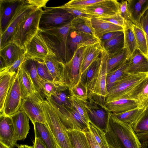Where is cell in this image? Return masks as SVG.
Listing matches in <instances>:
<instances>
[{
	"mask_svg": "<svg viewBox=\"0 0 148 148\" xmlns=\"http://www.w3.org/2000/svg\"><path fill=\"white\" fill-rule=\"evenodd\" d=\"M103 0H72L63 5L64 6L82 10L88 6L99 3Z\"/></svg>",
	"mask_w": 148,
	"mask_h": 148,
	"instance_id": "obj_44",
	"label": "cell"
},
{
	"mask_svg": "<svg viewBox=\"0 0 148 148\" xmlns=\"http://www.w3.org/2000/svg\"><path fill=\"white\" fill-rule=\"evenodd\" d=\"M16 73H9L0 75V113L3 112L5 99Z\"/></svg>",
	"mask_w": 148,
	"mask_h": 148,
	"instance_id": "obj_33",
	"label": "cell"
},
{
	"mask_svg": "<svg viewBox=\"0 0 148 148\" xmlns=\"http://www.w3.org/2000/svg\"><path fill=\"white\" fill-rule=\"evenodd\" d=\"M44 112L46 124L59 148H73L67 130L58 116L46 99L42 103Z\"/></svg>",
	"mask_w": 148,
	"mask_h": 148,
	"instance_id": "obj_5",
	"label": "cell"
},
{
	"mask_svg": "<svg viewBox=\"0 0 148 148\" xmlns=\"http://www.w3.org/2000/svg\"><path fill=\"white\" fill-rule=\"evenodd\" d=\"M101 44L108 55L112 54L119 51L124 48L123 32Z\"/></svg>",
	"mask_w": 148,
	"mask_h": 148,
	"instance_id": "obj_36",
	"label": "cell"
},
{
	"mask_svg": "<svg viewBox=\"0 0 148 148\" xmlns=\"http://www.w3.org/2000/svg\"><path fill=\"white\" fill-rule=\"evenodd\" d=\"M58 148H59V147H58Z\"/></svg>",
	"mask_w": 148,
	"mask_h": 148,
	"instance_id": "obj_62",
	"label": "cell"
},
{
	"mask_svg": "<svg viewBox=\"0 0 148 148\" xmlns=\"http://www.w3.org/2000/svg\"><path fill=\"white\" fill-rule=\"evenodd\" d=\"M17 148H34L33 146H32L26 145H17L16 146Z\"/></svg>",
	"mask_w": 148,
	"mask_h": 148,
	"instance_id": "obj_60",
	"label": "cell"
},
{
	"mask_svg": "<svg viewBox=\"0 0 148 148\" xmlns=\"http://www.w3.org/2000/svg\"><path fill=\"white\" fill-rule=\"evenodd\" d=\"M119 3L116 0H103L82 10L92 17L108 16L118 13Z\"/></svg>",
	"mask_w": 148,
	"mask_h": 148,
	"instance_id": "obj_15",
	"label": "cell"
},
{
	"mask_svg": "<svg viewBox=\"0 0 148 148\" xmlns=\"http://www.w3.org/2000/svg\"><path fill=\"white\" fill-rule=\"evenodd\" d=\"M127 72L129 74L148 73V59L138 49L128 59Z\"/></svg>",
	"mask_w": 148,
	"mask_h": 148,
	"instance_id": "obj_22",
	"label": "cell"
},
{
	"mask_svg": "<svg viewBox=\"0 0 148 148\" xmlns=\"http://www.w3.org/2000/svg\"><path fill=\"white\" fill-rule=\"evenodd\" d=\"M70 95L84 102L88 99V92L86 86L81 81L76 86L69 89Z\"/></svg>",
	"mask_w": 148,
	"mask_h": 148,
	"instance_id": "obj_41",
	"label": "cell"
},
{
	"mask_svg": "<svg viewBox=\"0 0 148 148\" xmlns=\"http://www.w3.org/2000/svg\"><path fill=\"white\" fill-rule=\"evenodd\" d=\"M18 140L10 117L0 114V142L10 148L16 146Z\"/></svg>",
	"mask_w": 148,
	"mask_h": 148,
	"instance_id": "obj_16",
	"label": "cell"
},
{
	"mask_svg": "<svg viewBox=\"0 0 148 148\" xmlns=\"http://www.w3.org/2000/svg\"><path fill=\"white\" fill-rule=\"evenodd\" d=\"M40 29L48 45L58 60L64 64L67 63V42L71 29V23L57 27Z\"/></svg>",
	"mask_w": 148,
	"mask_h": 148,
	"instance_id": "obj_4",
	"label": "cell"
},
{
	"mask_svg": "<svg viewBox=\"0 0 148 148\" xmlns=\"http://www.w3.org/2000/svg\"><path fill=\"white\" fill-rule=\"evenodd\" d=\"M123 32H114L107 33L104 35L100 39L101 44L107 41L114 37L121 34Z\"/></svg>",
	"mask_w": 148,
	"mask_h": 148,
	"instance_id": "obj_56",
	"label": "cell"
},
{
	"mask_svg": "<svg viewBox=\"0 0 148 148\" xmlns=\"http://www.w3.org/2000/svg\"><path fill=\"white\" fill-rule=\"evenodd\" d=\"M23 62L18 69V77L22 99H27L41 104L44 100L36 89L29 73L25 66Z\"/></svg>",
	"mask_w": 148,
	"mask_h": 148,
	"instance_id": "obj_13",
	"label": "cell"
},
{
	"mask_svg": "<svg viewBox=\"0 0 148 148\" xmlns=\"http://www.w3.org/2000/svg\"><path fill=\"white\" fill-rule=\"evenodd\" d=\"M20 109L24 111L34 126L37 122L46 124L45 116L42 103L24 99L22 100Z\"/></svg>",
	"mask_w": 148,
	"mask_h": 148,
	"instance_id": "obj_18",
	"label": "cell"
},
{
	"mask_svg": "<svg viewBox=\"0 0 148 148\" xmlns=\"http://www.w3.org/2000/svg\"><path fill=\"white\" fill-rule=\"evenodd\" d=\"M136 100L139 102V107L148 108V82Z\"/></svg>",
	"mask_w": 148,
	"mask_h": 148,
	"instance_id": "obj_50",
	"label": "cell"
},
{
	"mask_svg": "<svg viewBox=\"0 0 148 148\" xmlns=\"http://www.w3.org/2000/svg\"><path fill=\"white\" fill-rule=\"evenodd\" d=\"M100 56L97 59L93 62L89 66L81 75L80 81L87 87L93 77L97 69L99 62Z\"/></svg>",
	"mask_w": 148,
	"mask_h": 148,
	"instance_id": "obj_43",
	"label": "cell"
},
{
	"mask_svg": "<svg viewBox=\"0 0 148 148\" xmlns=\"http://www.w3.org/2000/svg\"><path fill=\"white\" fill-rule=\"evenodd\" d=\"M140 23L144 32L146 39L148 56V10L141 17Z\"/></svg>",
	"mask_w": 148,
	"mask_h": 148,
	"instance_id": "obj_53",
	"label": "cell"
},
{
	"mask_svg": "<svg viewBox=\"0 0 148 148\" xmlns=\"http://www.w3.org/2000/svg\"><path fill=\"white\" fill-rule=\"evenodd\" d=\"M43 10L42 8L38 9L20 22L15 28L8 42L14 43L25 51L27 45L39 28L40 19Z\"/></svg>",
	"mask_w": 148,
	"mask_h": 148,
	"instance_id": "obj_3",
	"label": "cell"
},
{
	"mask_svg": "<svg viewBox=\"0 0 148 148\" xmlns=\"http://www.w3.org/2000/svg\"><path fill=\"white\" fill-rule=\"evenodd\" d=\"M99 42L93 36L71 29L69 34L67 42V62L72 58L77 49L85 47Z\"/></svg>",
	"mask_w": 148,
	"mask_h": 148,
	"instance_id": "obj_14",
	"label": "cell"
},
{
	"mask_svg": "<svg viewBox=\"0 0 148 148\" xmlns=\"http://www.w3.org/2000/svg\"><path fill=\"white\" fill-rule=\"evenodd\" d=\"M147 73L129 74L111 88L106 98V102L123 98L136 100L148 83Z\"/></svg>",
	"mask_w": 148,
	"mask_h": 148,
	"instance_id": "obj_1",
	"label": "cell"
},
{
	"mask_svg": "<svg viewBox=\"0 0 148 148\" xmlns=\"http://www.w3.org/2000/svg\"><path fill=\"white\" fill-rule=\"evenodd\" d=\"M35 61L38 74L42 79L51 82H56L44 62L39 61Z\"/></svg>",
	"mask_w": 148,
	"mask_h": 148,
	"instance_id": "obj_45",
	"label": "cell"
},
{
	"mask_svg": "<svg viewBox=\"0 0 148 148\" xmlns=\"http://www.w3.org/2000/svg\"><path fill=\"white\" fill-rule=\"evenodd\" d=\"M144 108L139 107L123 112L111 113L112 115L121 121L130 125L134 122L140 116L143 111Z\"/></svg>",
	"mask_w": 148,
	"mask_h": 148,
	"instance_id": "obj_38",
	"label": "cell"
},
{
	"mask_svg": "<svg viewBox=\"0 0 148 148\" xmlns=\"http://www.w3.org/2000/svg\"><path fill=\"white\" fill-rule=\"evenodd\" d=\"M109 148H110L109 147Z\"/></svg>",
	"mask_w": 148,
	"mask_h": 148,
	"instance_id": "obj_63",
	"label": "cell"
},
{
	"mask_svg": "<svg viewBox=\"0 0 148 148\" xmlns=\"http://www.w3.org/2000/svg\"><path fill=\"white\" fill-rule=\"evenodd\" d=\"M132 23L130 21H125L123 27L124 34V48L126 51L128 59L137 49L136 40L132 29Z\"/></svg>",
	"mask_w": 148,
	"mask_h": 148,
	"instance_id": "obj_30",
	"label": "cell"
},
{
	"mask_svg": "<svg viewBox=\"0 0 148 148\" xmlns=\"http://www.w3.org/2000/svg\"><path fill=\"white\" fill-rule=\"evenodd\" d=\"M18 140H24L29 133L30 127L29 118L23 110H20L10 117Z\"/></svg>",
	"mask_w": 148,
	"mask_h": 148,
	"instance_id": "obj_19",
	"label": "cell"
},
{
	"mask_svg": "<svg viewBox=\"0 0 148 148\" xmlns=\"http://www.w3.org/2000/svg\"><path fill=\"white\" fill-rule=\"evenodd\" d=\"M23 63L29 73L36 89L42 98L45 100L47 96L42 79L37 70L35 61L32 59L25 60Z\"/></svg>",
	"mask_w": 148,
	"mask_h": 148,
	"instance_id": "obj_31",
	"label": "cell"
},
{
	"mask_svg": "<svg viewBox=\"0 0 148 148\" xmlns=\"http://www.w3.org/2000/svg\"><path fill=\"white\" fill-rule=\"evenodd\" d=\"M38 8L36 6L27 3L26 0L25 3L18 8L6 29L3 33H0V49L8 42L19 23Z\"/></svg>",
	"mask_w": 148,
	"mask_h": 148,
	"instance_id": "obj_10",
	"label": "cell"
},
{
	"mask_svg": "<svg viewBox=\"0 0 148 148\" xmlns=\"http://www.w3.org/2000/svg\"><path fill=\"white\" fill-rule=\"evenodd\" d=\"M22 93L18 77V70L15 75L5 99L2 113L11 117L20 109L22 101Z\"/></svg>",
	"mask_w": 148,
	"mask_h": 148,
	"instance_id": "obj_11",
	"label": "cell"
},
{
	"mask_svg": "<svg viewBox=\"0 0 148 148\" xmlns=\"http://www.w3.org/2000/svg\"><path fill=\"white\" fill-rule=\"evenodd\" d=\"M128 59L126 51L124 48L114 53L108 55L107 62V74L113 71Z\"/></svg>",
	"mask_w": 148,
	"mask_h": 148,
	"instance_id": "obj_35",
	"label": "cell"
},
{
	"mask_svg": "<svg viewBox=\"0 0 148 148\" xmlns=\"http://www.w3.org/2000/svg\"><path fill=\"white\" fill-rule=\"evenodd\" d=\"M25 53L18 60L11 65L0 69V75L5 74L16 73L18 71L21 65L25 60Z\"/></svg>",
	"mask_w": 148,
	"mask_h": 148,
	"instance_id": "obj_46",
	"label": "cell"
},
{
	"mask_svg": "<svg viewBox=\"0 0 148 148\" xmlns=\"http://www.w3.org/2000/svg\"><path fill=\"white\" fill-rule=\"evenodd\" d=\"M0 148H10L2 143L0 142Z\"/></svg>",
	"mask_w": 148,
	"mask_h": 148,
	"instance_id": "obj_61",
	"label": "cell"
},
{
	"mask_svg": "<svg viewBox=\"0 0 148 148\" xmlns=\"http://www.w3.org/2000/svg\"><path fill=\"white\" fill-rule=\"evenodd\" d=\"M25 2V0H0V33L7 29L18 8Z\"/></svg>",
	"mask_w": 148,
	"mask_h": 148,
	"instance_id": "obj_17",
	"label": "cell"
},
{
	"mask_svg": "<svg viewBox=\"0 0 148 148\" xmlns=\"http://www.w3.org/2000/svg\"><path fill=\"white\" fill-rule=\"evenodd\" d=\"M105 110L112 113L124 112L139 107L138 101L136 100L123 98L114 101L106 102Z\"/></svg>",
	"mask_w": 148,
	"mask_h": 148,
	"instance_id": "obj_25",
	"label": "cell"
},
{
	"mask_svg": "<svg viewBox=\"0 0 148 148\" xmlns=\"http://www.w3.org/2000/svg\"><path fill=\"white\" fill-rule=\"evenodd\" d=\"M132 29L135 36L137 49L148 59L146 39L144 32L141 27L137 26L133 23Z\"/></svg>",
	"mask_w": 148,
	"mask_h": 148,
	"instance_id": "obj_37",
	"label": "cell"
},
{
	"mask_svg": "<svg viewBox=\"0 0 148 148\" xmlns=\"http://www.w3.org/2000/svg\"><path fill=\"white\" fill-rule=\"evenodd\" d=\"M46 100L53 108L67 129L84 131L88 129V123L73 107L58 104L51 97Z\"/></svg>",
	"mask_w": 148,
	"mask_h": 148,
	"instance_id": "obj_7",
	"label": "cell"
},
{
	"mask_svg": "<svg viewBox=\"0 0 148 148\" xmlns=\"http://www.w3.org/2000/svg\"><path fill=\"white\" fill-rule=\"evenodd\" d=\"M88 128L101 148H109L103 130L97 126L91 120L88 122Z\"/></svg>",
	"mask_w": 148,
	"mask_h": 148,
	"instance_id": "obj_39",
	"label": "cell"
},
{
	"mask_svg": "<svg viewBox=\"0 0 148 148\" xmlns=\"http://www.w3.org/2000/svg\"><path fill=\"white\" fill-rule=\"evenodd\" d=\"M26 2L29 4L36 6L39 8H43L46 7V5L48 0H25Z\"/></svg>",
	"mask_w": 148,
	"mask_h": 148,
	"instance_id": "obj_57",
	"label": "cell"
},
{
	"mask_svg": "<svg viewBox=\"0 0 148 148\" xmlns=\"http://www.w3.org/2000/svg\"><path fill=\"white\" fill-rule=\"evenodd\" d=\"M51 55L56 56L48 45L39 28L36 34L26 46L25 60L32 59L35 61L44 62L46 57Z\"/></svg>",
	"mask_w": 148,
	"mask_h": 148,
	"instance_id": "obj_9",
	"label": "cell"
},
{
	"mask_svg": "<svg viewBox=\"0 0 148 148\" xmlns=\"http://www.w3.org/2000/svg\"><path fill=\"white\" fill-rule=\"evenodd\" d=\"M97 18L123 27L125 24V20L118 13L111 15Z\"/></svg>",
	"mask_w": 148,
	"mask_h": 148,
	"instance_id": "obj_48",
	"label": "cell"
},
{
	"mask_svg": "<svg viewBox=\"0 0 148 148\" xmlns=\"http://www.w3.org/2000/svg\"><path fill=\"white\" fill-rule=\"evenodd\" d=\"M44 62L55 81L66 85L64 77V64L60 61L56 56L51 55L46 57Z\"/></svg>",
	"mask_w": 148,
	"mask_h": 148,
	"instance_id": "obj_24",
	"label": "cell"
},
{
	"mask_svg": "<svg viewBox=\"0 0 148 148\" xmlns=\"http://www.w3.org/2000/svg\"><path fill=\"white\" fill-rule=\"evenodd\" d=\"M69 100L72 106L88 123L90 120L84 102L70 95Z\"/></svg>",
	"mask_w": 148,
	"mask_h": 148,
	"instance_id": "obj_42",
	"label": "cell"
},
{
	"mask_svg": "<svg viewBox=\"0 0 148 148\" xmlns=\"http://www.w3.org/2000/svg\"><path fill=\"white\" fill-rule=\"evenodd\" d=\"M108 120L114 132L118 148H143L129 124L121 121L108 112Z\"/></svg>",
	"mask_w": 148,
	"mask_h": 148,
	"instance_id": "obj_6",
	"label": "cell"
},
{
	"mask_svg": "<svg viewBox=\"0 0 148 148\" xmlns=\"http://www.w3.org/2000/svg\"><path fill=\"white\" fill-rule=\"evenodd\" d=\"M118 14L126 21L130 20L129 17L128 2L126 1L122 0L119 2Z\"/></svg>",
	"mask_w": 148,
	"mask_h": 148,
	"instance_id": "obj_52",
	"label": "cell"
},
{
	"mask_svg": "<svg viewBox=\"0 0 148 148\" xmlns=\"http://www.w3.org/2000/svg\"><path fill=\"white\" fill-rule=\"evenodd\" d=\"M85 47L77 48L72 58L64 64L65 81L69 89L76 86L80 81V66Z\"/></svg>",
	"mask_w": 148,
	"mask_h": 148,
	"instance_id": "obj_12",
	"label": "cell"
},
{
	"mask_svg": "<svg viewBox=\"0 0 148 148\" xmlns=\"http://www.w3.org/2000/svg\"><path fill=\"white\" fill-rule=\"evenodd\" d=\"M73 148H90L84 131L72 129H67Z\"/></svg>",
	"mask_w": 148,
	"mask_h": 148,
	"instance_id": "obj_34",
	"label": "cell"
},
{
	"mask_svg": "<svg viewBox=\"0 0 148 148\" xmlns=\"http://www.w3.org/2000/svg\"><path fill=\"white\" fill-rule=\"evenodd\" d=\"M65 91L57 93L52 96L51 97L58 104L68 107H72L69 100L70 95H68L65 92Z\"/></svg>",
	"mask_w": 148,
	"mask_h": 148,
	"instance_id": "obj_47",
	"label": "cell"
},
{
	"mask_svg": "<svg viewBox=\"0 0 148 148\" xmlns=\"http://www.w3.org/2000/svg\"><path fill=\"white\" fill-rule=\"evenodd\" d=\"M130 20L134 25L141 27L140 19L148 10V0H127Z\"/></svg>",
	"mask_w": 148,
	"mask_h": 148,
	"instance_id": "obj_21",
	"label": "cell"
},
{
	"mask_svg": "<svg viewBox=\"0 0 148 148\" xmlns=\"http://www.w3.org/2000/svg\"><path fill=\"white\" fill-rule=\"evenodd\" d=\"M108 57V54L104 50L100 55L99 63L95 74L87 86L90 101L99 105L105 110L106 98L108 94L106 84Z\"/></svg>",
	"mask_w": 148,
	"mask_h": 148,
	"instance_id": "obj_2",
	"label": "cell"
},
{
	"mask_svg": "<svg viewBox=\"0 0 148 148\" xmlns=\"http://www.w3.org/2000/svg\"><path fill=\"white\" fill-rule=\"evenodd\" d=\"M60 6L71 14L74 18L82 17L91 18L92 17V16L86 13L82 10L74 9L63 5Z\"/></svg>",
	"mask_w": 148,
	"mask_h": 148,
	"instance_id": "obj_51",
	"label": "cell"
},
{
	"mask_svg": "<svg viewBox=\"0 0 148 148\" xmlns=\"http://www.w3.org/2000/svg\"><path fill=\"white\" fill-rule=\"evenodd\" d=\"M90 119L97 126L104 130L107 124L108 112L106 113L103 108L98 107L97 104L87 101L84 102Z\"/></svg>",
	"mask_w": 148,
	"mask_h": 148,
	"instance_id": "obj_23",
	"label": "cell"
},
{
	"mask_svg": "<svg viewBox=\"0 0 148 148\" xmlns=\"http://www.w3.org/2000/svg\"><path fill=\"white\" fill-rule=\"evenodd\" d=\"M88 140L90 148H101L88 128L84 131Z\"/></svg>",
	"mask_w": 148,
	"mask_h": 148,
	"instance_id": "obj_54",
	"label": "cell"
},
{
	"mask_svg": "<svg viewBox=\"0 0 148 148\" xmlns=\"http://www.w3.org/2000/svg\"><path fill=\"white\" fill-rule=\"evenodd\" d=\"M128 60V59L111 71L114 75L117 82L127 76L129 74L127 72Z\"/></svg>",
	"mask_w": 148,
	"mask_h": 148,
	"instance_id": "obj_49",
	"label": "cell"
},
{
	"mask_svg": "<svg viewBox=\"0 0 148 148\" xmlns=\"http://www.w3.org/2000/svg\"><path fill=\"white\" fill-rule=\"evenodd\" d=\"M139 140L148 138V108L144 110L136 120L130 125Z\"/></svg>",
	"mask_w": 148,
	"mask_h": 148,
	"instance_id": "obj_28",
	"label": "cell"
},
{
	"mask_svg": "<svg viewBox=\"0 0 148 148\" xmlns=\"http://www.w3.org/2000/svg\"><path fill=\"white\" fill-rule=\"evenodd\" d=\"M92 26L97 39H100L105 34L114 32H123V27L100 19L97 17L91 18Z\"/></svg>",
	"mask_w": 148,
	"mask_h": 148,
	"instance_id": "obj_27",
	"label": "cell"
},
{
	"mask_svg": "<svg viewBox=\"0 0 148 148\" xmlns=\"http://www.w3.org/2000/svg\"><path fill=\"white\" fill-rule=\"evenodd\" d=\"M0 69L6 67L5 62L3 59L0 57Z\"/></svg>",
	"mask_w": 148,
	"mask_h": 148,
	"instance_id": "obj_59",
	"label": "cell"
},
{
	"mask_svg": "<svg viewBox=\"0 0 148 148\" xmlns=\"http://www.w3.org/2000/svg\"><path fill=\"white\" fill-rule=\"evenodd\" d=\"M33 144L34 148H47L41 140L37 137H35Z\"/></svg>",
	"mask_w": 148,
	"mask_h": 148,
	"instance_id": "obj_58",
	"label": "cell"
},
{
	"mask_svg": "<svg viewBox=\"0 0 148 148\" xmlns=\"http://www.w3.org/2000/svg\"><path fill=\"white\" fill-rule=\"evenodd\" d=\"M104 50L100 42L85 47L80 66L81 75L93 62L99 58Z\"/></svg>",
	"mask_w": 148,
	"mask_h": 148,
	"instance_id": "obj_20",
	"label": "cell"
},
{
	"mask_svg": "<svg viewBox=\"0 0 148 148\" xmlns=\"http://www.w3.org/2000/svg\"><path fill=\"white\" fill-rule=\"evenodd\" d=\"M34 126L35 137L40 139L47 148H58L55 139L46 124L37 122Z\"/></svg>",
	"mask_w": 148,
	"mask_h": 148,
	"instance_id": "obj_29",
	"label": "cell"
},
{
	"mask_svg": "<svg viewBox=\"0 0 148 148\" xmlns=\"http://www.w3.org/2000/svg\"><path fill=\"white\" fill-rule=\"evenodd\" d=\"M44 8L39 24L41 29L61 27L70 23L74 18L71 14L60 6L46 7Z\"/></svg>",
	"mask_w": 148,
	"mask_h": 148,
	"instance_id": "obj_8",
	"label": "cell"
},
{
	"mask_svg": "<svg viewBox=\"0 0 148 148\" xmlns=\"http://www.w3.org/2000/svg\"><path fill=\"white\" fill-rule=\"evenodd\" d=\"M91 18L82 17L73 18L70 22L71 29L90 35L97 39L92 26Z\"/></svg>",
	"mask_w": 148,
	"mask_h": 148,
	"instance_id": "obj_32",
	"label": "cell"
},
{
	"mask_svg": "<svg viewBox=\"0 0 148 148\" xmlns=\"http://www.w3.org/2000/svg\"><path fill=\"white\" fill-rule=\"evenodd\" d=\"M117 82L116 78L112 72L107 74L106 84L108 92Z\"/></svg>",
	"mask_w": 148,
	"mask_h": 148,
	"instance_id": "obj_55",
	"label": "cell"
},
{
	"mask_svg": "<svg viewBox=\"0 0 148 148\" xmlns=\"http://www.w3.org/2000/svg\"><path fill=\"white\" fill-rule=\"evenodd\" d=\"M46 97H50L55 94L69 89L68 86L56 82H51L42 79Z\"/></svg>",
	"mask_w": 148,
	"mask_h": 148,
	"instance_id": "obj_40",
	"label": "cell"
},
{
	"mask_svg": "<svg viewBox=\"0 0 148 148\" xmlns=\"http://www.w3.org/2000/svg\"><path fill=\"white\" fill-rule=\"evenodd\" d=\"M25 53L23 49L12 42H8L0 49V57L4 61L6 66L12 64Z\"/></svg>",
	"mask_w": 148,
	"mask_h": 148,
	"instance_id": "obj_26",
	"label": "cell"
}]
</instances>
